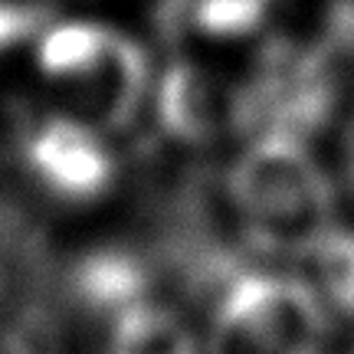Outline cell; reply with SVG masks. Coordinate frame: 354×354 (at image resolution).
I'll return each instance as SVG.
<instances>
[{
  "label": "cell",
  "instance_id": "obj_3",
  "mask_svg": "<svg viewBox=\"0 0 354 354\" xmlns=\"http://www.w3.org/2000/svg\"><path fill=\"white\" fill-rule=\"evenodd\" d=\"M344 99L331 46L279 39L263 50L227 109L236 122H315L325 115L335 125Z\"/></svg>",
  "mask_w": 354,
  "mask_h": 354
},
{
  "label": "cell",
  "instance_id": "obj_9",
  "mask_svg": "<svg viewBox=\"0 0 354 354\" xmlns=\"http://www.w3.org/2000/svg\"><path fill=\"white\" fill-rule=\"evenodd\" d=\"M13 295H17V279H13V269L7 263V256H0V322H10L7 312H10Z\"/></svg>",
  "mask_w": 354,
  "mask_h": 354
},
{
  "label": "cell",
  "instance_id": "obj_6",
  "mask_svg": "<svg viewBox=\"0 0 354 354\" xmlns=\"http://www.w3.org/2000/svg\"><path fill=\"white\" fill-rule=\"evenodd\" d=\"M50 17L43 0H0V56L30 46Z\"/></svg>",
  "mask_w": 354,
  "mask_h": 354
},
{
  "label": "cell",
  "instance_id": "obj_4",
  "mask_svg": "<svg viewBox=\"0 0 354 354\" xmlns=\"http://www.w3.org/2000/svg\"><path fill=\"white\" fill-rule=\"evenodd\" d=\"M295 272L331 328L354 335V214L322 223L299 246Z\"/></svg>",
  "mask_w": 354,
  "mask_h": 354
},
{
  "label": "cell",
  "instance_id": "obj_7",
  "mask_svg": "<svg viewBox=\"0 0 354 354\" xmlns=\"http://www.w3.org/2000/svg\"><path fill=\"white\" fill-rule=\"evenodd\" d=\"M328 165L338 184V197L348 214H354V92L344 99L338 122L331 125Z\"/></svg>",
  "mask_w": 354,
  "mask_h": 354
},
{
  "label": "cell",
  "instance_id": "obj_2",
  "mask_svg": "<svg viewBox=\"0 0 354 354\" xmlns=\"http://www.w3.org/2000/svg\"><path fill=\"white\" fill-rule=\"evenodd\" d=\"M39 76L66 86L69 99H102V112L145 109L154 69L122 30L88 17H50L30 43Z\"/></svg>",
  "mask_w": 354,
  "mask_h": 354
},
{
  "label": "cell",
  "instance_id": "obj_1",
  "mask_svg": "<svg viewBox=\"0 0 354 354\" xmlns=\"http://www.w3.org/2000/svg\"><path fill=\"white\" fill-rule=\"evenodd\" d=\"M13 167L39 207L59 214L99 207L122 180L109 125L56 105L26 125L13 151Z\"/></svg>",
  "mask_w": 354,
  "mask_h": 354
},
{
  "label": "cell",
  "instance_id": "obj_8",
  "mask_svg": "<svg viewBox=\"0 0 354 354\" xmlns=\"http://www.w3.org/2000/svg\"><path fill=\"white\" fill-rule=\"evenodd\" d=\"M0 354H46L37 338H30V331L13 328L10 322H0Z\"/></svg>",
  "mask_w": 354,
  "mask_h": 354
},
{
  "label": "cell",
  "instance_id": "obj_5",
  "mask_svg": "<svg viewBox=\"0 0 354 354\" xmlns=\"http://www.w3.org/2000/svg\"><path fill=\"white\" fill-rule=\"evenodd\" d=\"M282 0H171V20L201 43L256 39L272 24Z\"/></svg>",
  "mask_w": 354,
  "mask_h": 354
}]
</instances>
